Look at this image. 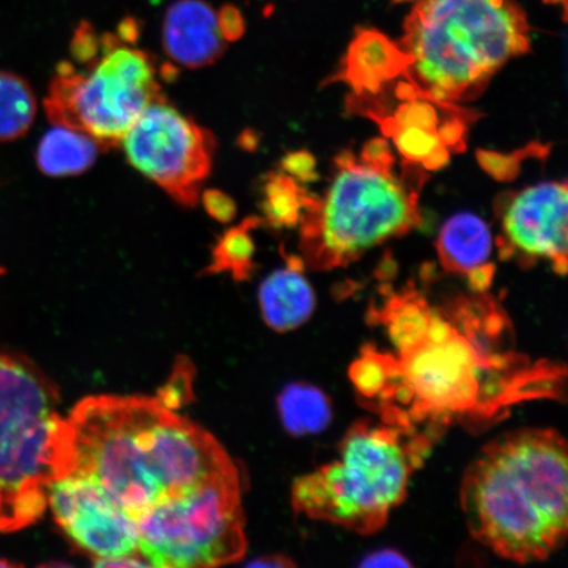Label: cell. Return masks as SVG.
<instances>
[{
	"instance_id": "8",
	"label": "cell",
	"mask_w": 568,
	"mask_h": 568,
	"mask_svg": "<svg viewBox=\"0 0 568 568\" xmlns=\"http://www.w3.org/2000/svg\"><path fill=\"white\" fill-rule=\"evenodd\" d=\"M53 383L32 362L0 352V483L47 493L70 473L73 439Z\"/></svg>"
},
{
	"instance_id": "11",
	"label": "cell",
	"mask_w": 568,
	"mask_h": 568,
	"mask_svg": "<svg viewBox=\"0 0 568 568\" xmlns=\"http://www.w3.org/2000/svg\"><path fill=\"white\" fill-rule=\"evenodd\" d=\"M47 500L63 532L97 560L140 554L136 524L94 479L57 478L47 487Z\"/></svg>"
},
{
	"instance_id": "27",
	"label": "cell",
	"mask_w": 568,
	"mask_h": 568,
	"mask_svg": "<svg viewBox=\"0 0 568 568\" xmlns=\"http://www.w3.org/2000/svg\"><path fill=\"white\" fill-rule=\"evenodd\" d=\"M219 23L226 42L236 41L244 34L245 26L243 16H241L240 11L234 9V7H224V9L219 12Z\"/></svg>"
},
{
	"instance_id": "24",
	"label": "cell",
	"mask_w": 568,
	"mask_h": 568,
	"mask_svg": "<svg viewBox=\"0 0 568 568\" xmlns=\"http://www.w3.org/2000/svg\"><path fill=\"white\" fill-rule=\"evenodd\" d=\"M102 52V38H98L92 28L82 24L78 28L73 42H71V54L77 63L89 67Z\"/></svg>"
},
{
	"instance_id": "14",
	"label": "cell",
	"mask_w": 568,
	"mask_h": 568,
	"mask_svg": "<svg viewBox=\"0 0 568 568\" xmlns=\"http://www.w3.org/2000/svg\"><path fill=\"white\" fill-rule=\"evenodd\" d=\"M303 262L294 257L262 282L258 302L265 323L276 332L300 328L314 315L316 295L303 274Z\"/></svg>"
},
{
	"instance_id": "12",
	"label": "cell",
	"mask_w": 568,
	"mask_h": 568,
	"mask_svg": "<svg viewBox=\"0 0 568 568\" xmlns=\"http://www.w3.org/2000/svg\"><path fill=\"white\" fill-rule=\"evenodd\" d=\"M567 203L566 183H539L516 194L504 213V251L549 260L565 274Z\"/></svg>"
},
{
	"instance_id": "19",
	"label": "cell",
	"mask_w": 568,
	"mask_h": 568,
	"mask_svg": "<svg viewBox=\"0 0 568 568\" xmlns=\"http://www.w3.org/2000/svg\"><path fill=\"white\" fill-rule=\"evenodd\" d=\"M261 222L258 217H247L243 223L224 232L212 248L211 265L204 268V273H230L237 282L251 278L255 266L252 231Z\"/></svg>"
},
{
	"instance_id": "16",
	"label": "cell",
	"mask_w": 568,
	"mask_h": 568,
	"mask_svg": "<svg viewBox=\"0 0 568 568\" xmlns=\"http://www.w3.org/2000/svg\"><path fill=\"white\" fill-rule=\"evenodd\" d=\"M437 246L447 270L470 276L488 266L493 253L491 231L473 213H459L447 220Z\"/></svg>"
},
{
	"instance_id": "21",
	"label": "cell",
	"mask_w": 568,
	"mask_h": 568,
	"mask_svg": "<svg viewBox=\"0 0 568 568\" xmlns=\"http://www.w3.org/2000/svg\"><path fill=\"white\" fill-rule=\"evenodd\" d=\"M307 197L297 186L294 178L274 174L267 178L262 195V211L265 222L275 229L293 226L297 223L305 209Z\"/></svg>"
},
{
	"instance_id": "10",
	"label": "cell",
	"mask_w": 568,
	"mask_h": 568,
	"mask_svg": "<svg viewBox=\"0 0 568 568\" xmlns=\"http://www.w3.org/2000/svg\"><path fill=\"white\" fill-rule=\"evenodd\" d=\"M120 145L130 165L176 203L194 207L201 199L212 172L216 139L165 98L141 113Z\"/></svg>"
},
{
	"instance_id": "17",
	"label": "cell",
	"mask_w": 568,
	"mask_h": 568,
	"mask_svg": "<svg viewBox=\"0 0 568 568\" xmlns=\"http://www.w3.org/2000/svg\"><path fill=\"white\" fill-rule=\"evenodd\" d=\"M103 151L88 133L53 125L39 142L36 163L42 174L65 178L88 172Z\"/></svg>"
},
{
	"instance_id": "18",
	"label": "cell",
	"mask_w": 568,
	"mask_h": 568,
	"mask_svg": "<svg viewBox=\"0 0 568 568\" xmlns=\"http://www.w3.org/2000/svg\"><path fill=\"white\" fill-rule=\"evenodd\" d=\"M278 410L284 429L294 436L316 435L332 420L328 397L307 383H291L278 396Z\"/></svg>"
},
{
	"instance_id": "25",
	"label": "cell",
	"mask_w": 568,
	"mask_h": 568,
	"mask_svg": "<svg viewBox=\"0 0 568 568\" xmlns=\"http://www.w3.org/2000/svg\"><path fill=\"white\" fill-rule=\"evenodd\" d=\"M205 212L219 223L229 224L237 215V204L222 190L210 189L201 194Z\"/></svg>"
},
{
	"instance_id": "28",
	"label": "cell",
	"mask_w": 568,
	"mask_h": 568,
	"mask_svg": "<svg viewBox=\"0 0 568 568\" xmlns=\"http://www.w3.org/2000/svg\"><path fill=\"white\" fill-rule=\"evenodd\" d=\"M362 567H409V560L399 551L381 550L371 554L361 564Z\"/></svg>"
},
{
	"instance_id": "15",
	"label": "cell",
	"mask_w": 568,
	"mask_h": 568,
	"mask_svg": "<svg viewBox=\"0 0 568 568\" xmlns=\"http://www.w3.org/2000/svg\"><path fill=\"white\" fill-rule=\"evenodd\" d=\"M407 55L400 45L378 32L366 31L354 40L345 75L358 91H376L396 75L406 73Z\"/></svg>"
},
{
	"instance_id": "6",
	"label": "cell",
	"mask_w": 568,
	"mask_h": 568,
	"mask_svg": "<svg viewBox=\"0 0 568 568\" xmlns=\"http://www.w3.org/2000/svg\"><path fill=\"white\" fill-rule=\"evenodd\" d=\"M337 162L323 201L307 199L304 209V252L320 268L349 264L418 222L416 194L390 170L385 141H373L361 161L346 154Z\"/></svg>"
},
{
	"instance_id": "4",
	"label": "cell",
	"mask_w": 568,
	"mask_h": 568,
	"mask_svg": "<svg viewBox=\"0 0 568 568\" xmlns=\"http://www.w3.org/2000/svg\"><path fill=\"white\" fill-rule=\"evenodd\" d=\"M404 30L412 88L437 103L474 95L530 42L515 0H417Z\"/></svg>"
},
{
	"instance_id": "2",
	"label": "cell",
	"mask_w": 568,
	"mask_h": 568,
	"mask_svg": "<svg viewBox=\"0 0 568 568\" xmlns=\"http://www.w3.org/2000/svg\"><path fill=\"white\" fill-rule=\"evenodd\" d=\"M67 418L73 438L68 475L98 481L134 524L236 468L215 437L159 396H90Z\"/></svg>"
},
{
	"instance_id": "9",
	"label": "cell",
	"mask_w": 568,
	"mask_h": 568,
	"mask_svg": "<svg viewBox=\"0 0 568 568\" xmlns=\"http://www.w3.org/2000/svg\"><path fill=\"white\" fill-rule=\"evenodd\" d=\"M139 550L161 568L215 567L246 552L237 468L154 508L136 524Z\"/></svg>"
},
{
	"instance_id": "13",
	"label": "cell",
	"mask_w": 568,
	"mask_h": 568,
	"mask_svg": "<svg viewBox=\"0 0 568 568\" xmlns=\"http://www.w3.org/2000/svg\"><path fill=\"white\" fill-rule=\"evenodd\" d=\"M162 41L170 59L190 69L213 65L226 49L219 13L203 0H180L170 6Z\"/></svg>"
},
{
	"instance_id": "23",
	"label": "cell",
	"mask_w": 568,
	"mask_h": 568,
	"mask_svg": "<svg viewBox=\"0 0 568 568\" xmlns=\"http://www.w3.org/2000/svg\"><path fill=\"white\" fill-rule=\"evenodd\" d=\"M389 133L393 134L395 144L404 158L422 162L425 168L443 166L449 158L446 145L436 131L417 126H394L390 128Z\"/></svg>"
},
{
	"instance_id": "26",
	"label": "cell",
	"mask_w": 568,
	"mask_h": 568,
	"mask_svg": "<svg viewBox=\"0 0 568 568\" xmlns=\"http://www.w3.org/2000/svg\"><path fill=\"white\" fill-rule=\"evenodd\" d=\"M282 168L295 181H311L315 176V160L305 152L286 155L282 162Z\"/></svg>"
},
{
	"instance_id": "1",
	"label": "cell",
	"mask_w": 568,
	"mask_h": 568,
	"mask_svg": "<svg viewBox=\"0 0 568 568\" xmlns=\"http://www.w3.org/2000/svg\"><path fill=\"white\" fill-rule=\"evenodd\" d=\"M378 318L395 352L367 347L351 376L383 420L438 432L562 393L564 368L518 353L508 317L486 297L432 305L409 290L390 296Z\"/></svg>"
},
{
	"instance_id": "31",
	"label": "cell",
	"mask_w": 568,
	"mask_h": 568,
	"mask_svg": "<svg viewBox=\"0 0 568 568\" xmlns=\"http://www.w3.org/2000/svg\"><path fill=\"white\" fill-rule=\"evenodd\" d=\"M3 274H4L3 267H0V276H2Z\"/></svg>"
},
{
	"instance_id": "22",
	"label": "cell",
	"mask_w": 568,
	"mask_h": 568,
	"mask_svg": "<svg viewBox=\"0 0 568 568\" xmlns=\"http://www.w3.org/2000/svg\"><path fill=\"white\" fill-rule=\"evenodd\" d=\"M47 493L23 491L0 483V532L28 527L44 515Z\"/></svg>"
},
{
	"instance_id": "20",
	"label": "cell",
	"mask_w": 568,
	"mask_h": 568,
	"mask_svg": "<svg viewBox=\"0 0 568 568\" xmlns=\"http://www.w3.org/2000/svg\"><path fill=\"white\" fill-rule=\"evenodd\" d=\"M38 101L23 77L0 70V142H9L30 131Z\"/></svg>"
},
{
	"instance_id": "29",
	"label": "cell",
	"mask_w": 568,
	"mask_h": 568,
	"mask_svg": "<svg viewBox=\"0 0 568 568\" xmlns=\"http://www.w3.org/2000/svg\"><path fill=\"white\" fill-rule=\"evenodd\" d=\"M294 565L293 560L283 556L261 557L248 564L251 567H294Z\"/></svg>"
},
{
	"instance_id": "5",
	"label": "cell",
	"mask_w": 568,
	"mask_h": 568,
	"mask_svg": "<svg viewBox=\"0 0 568 568\" xmlns=\"http://www.w3.org/2000/svg\"><path fill=\"white\" fill-rule=\"evenodd\" d=\"M430 444L424 433L383 418L357 423L335 459L295 480L293 506L312 520L373 535L406 499Z\"/></svg>"
},
{
	"instance_id": "7",
	"label": "cell",
	"mask_w": 568,
	"mask_h": 568,
	"mask_svg": "<svg viewBox=\"0 0 568 568\" xmlns=\"http://www.w3.org/2000/svg\"><path fill=\"white\" fill-rule=\"evenodd\" d=\"M77 71L63 62L45 98L52 125L88 133L103 151L116 148L149 105L163 98L153 57L126 45L116 36H102V52Z\"/></svg>"
},
{
	"instance_id": "30",
	"label": "cell",
	"mask_w": 568,
	"mask_h": 568,
	"mask_svg": "<svg viewBox=\"0 0 568 568\" xmlns=\"http://www.w3.org/2000/svg\"><path fill=\"white\" fill-rule=\"evenodd\" d=\"M13 566H17V565L10 562V560H7L4 558H0V567H13Z\"/></svg>"
},
{
	"instance_id": "3",
	"label": "cell",
	"mask_w": 568,
	"mask_h": 568,
	"mask_svg": "<svg viewBox=\"0 0 568 568\" xmlns=\"http://www.w3.org/2000/svg\"><path fill=\"white\" fill-rule=\"evenodd\" d=\"M567 499V445L552 429L495 439L468 466L460 489L471 536L520 565L541 562L564 545Z\"/></svg>"
}]
</instances>
